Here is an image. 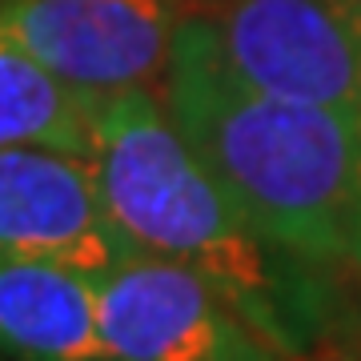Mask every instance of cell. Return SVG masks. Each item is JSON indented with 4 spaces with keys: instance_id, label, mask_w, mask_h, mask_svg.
Instances as JSON below:
<instances>
[{
    "instance_id": "cell-1",
    "label": "cell",
    "mask_w": 361,
    "mask_h": 361,
    "mask_svg": "<svg viewBox=\"0 0 361 361\" xmlns=\"http://www.w3.org/2000/svg\"><path fill=\"white\" fill-rule=\"evenodd\" d=\"M157 92L277 253L313 277H361V116L241 85L201 13L180 16Z\"/></svg>"
},
{
    "instance_id": "cell-2",
    "label": "cell",
    "mask_w": 361,
    "mask_h": 361,
    "mask_svg": "<svg viewBox=\"0 0 361 361\" xmlns=\"http://www.w3.org/2000/svg\"><path fill=\"white\" fill-rule=\"evenodd\" d=\"M89 165L104 209L137 253L213 281L285 357L305 361L322 329L317 277L265 241L241 201L173 125L161 92L129 89L92 109Z\"/></svg>"
},
{
    "instance_id": "cell-3",
    "label": "cell",
    "mask_w": 361,
    "mask_h": 361,
    "mask_svg": "<svg viewBox=\"0 0 361 361\" xmlns=\"http://www.w3.org/2000/svg\"><path fill=\"white\" fill-rule=\"evenodd\" d=\"M201 16L241 85L361 116V0H217Z\"/></svg>"
},
{
    "instance_id": "cell-8",
    "label": "cell",
    "mask_w": 361,
    "mask_h": 361,
    "mask_svg": "<svg viewBox=\"0 0 361 361\" xmlns=\"http://www.w3.org/2000/svg\"><path fill=\"white\" fill-rule=\"evenodd\" d=\"M97 101L0 32V149H56L89 161Z\"/></svg>"
},
{
    "instance_id": "cell-7",
    "label": "cell",
    "mask_w": 361,
    "mask_h": 361,
    "mask_svg": "<svg viewBox=\"0 0 361 361\" xmlns=\"http://www.w3.org/2000/svg\"><path fill=\"white\" fill-rule=\"evenodd\" d=\"M0 353L13 361H109L97 325V277L0 257Z\"/></svg>"
},
{
    "instance_id": "cell-5",
    "label": "cell",
    "mask_w": 361,
    "mask_h": 361,
    "mask_svg": "<svg viewBox=\"0 0 361 361\" xmlns=\"http://www.w3.org/2000/svg\"><path fill=\"white\" fill-rule=\"evenodd\" d=\"M177 25L173 0H0V32L92 101L161 89Z\"/></svg>"
},
{
    "instance_id": "cell-4",
    "label": "cell",
    "mask_w": 361,
    "mask_h": 361,
    "mask_svg": "<svg viewBox=\"0 0 361 361\" xmlns=\"http://www.w3.org/2000/svg\"><path fill=\"white\" fill-rule=\"evenodd\" d=\"M97 325L109 361H293L213 281L157 253L97 273Z\"/></svg>"
},
{
    "instance_id": "cell-6",
    "label": "cell",
    "mask_w": 361,
    "mask_h": 361,
    "mask_svg": "<svg viewBox=\"0 0 361 361\" xmlns=\"http://www.w3.org/2000/svg\"><path fill=\"white\" fill-rule=\"evenodd\" d=\"M137 249L113 225L85 157L0 149V257L104 273Z\"/></svg>"
}]
</instances>
